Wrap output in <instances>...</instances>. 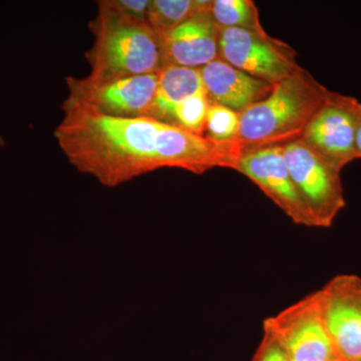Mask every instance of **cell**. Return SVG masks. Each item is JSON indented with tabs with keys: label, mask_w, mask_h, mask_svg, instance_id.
I'll use <instances>...</instances> for the list:
<instances>
[{
	"label": "cell",
	"mask_w": 361,
	"mask_h": 361,
	"mask_svg": "<svg viewBox=\"0 0 361 361\" xmlns=\"http://www.w3.org/2000/svg\"><path fill=\"white\" fill-rule=\"evenodd\" d=\"M54 135L80 172L116 186L161 168L202 175L234 165L232 147L149 116L116 118L84 104L63 102Z\"/></svg>",
	"instance_id": "6da1fadb"
},
{
	"label": "cell",
	"mask_w": 361,
	"mask_h": 361,
	"mask_svg": "<svg viewBox=\"0 0 361 361\" xmlns=\"http://www.w3.org/2000/svg\"><path fill=\"white\" fill-rule=\"evenodd\" d=\"M329 92L304 68L273 85L264 99L240 114L242 154L300 139Z\"/></svg>",
	"instance_id": "7a4b0ae2"
},
{
	"label": "cell",
	"mask_w": 361,
	"mask_h": 361,
	"mask_svg": "<svg viewBox=\"0 0 361 361\" xmlns=\"http://www.w3.org/2000/svg\"><path fill=\"white\" fill-rule=\"evenodd\" d=\"M97 16L90 21L94 42L85 52L94 80L159 73L164 56L160 35L147 21L133 20L109 4L97 1Z\"/></svg>",
	"instance_id": "3957f363"
},
{
	"label": "cell",
	"mask_w": 361,
	"mask_h": 361,
	"mask_svg": "<svg viewBox=\"0 0 361 361\" xmlns=\"http://www.w3.org/2000/svg\"><path fill=\"white\" fill-rule=\"evenodd\" d=\"M282 148L289 174L317 228L330 227L346 205L341 171L320 158L302 140Z\"/></svg>",
	"instance_id": "277c9868"
},
{
	"label": "cell",
	"mask_w": 361,
	"mask_h": 361,
	"mask_svg": "<svg viewBox=\"0 0 361 361\" xmlns=\"http://www.w3.org/2000/svg\"><path fill=\"white\" fill-rule=\"evenodd\" d=\"M361 103L355 97L329 92L306 126L300 140L330 166L341 171L356 158Z\"/></svg>",
	"instance_id": "5b68a950"
},
{
	"label": "cell",
	"mask_w": 361,
	"mask_h": 361,
	"mask_svg": "<svg viewBox=\"0 0 361 361\" xmlns=\"http://www.w3.org/2000/svg\"><path fill=\"white\" fill-rule=\"evenodd\" d=\"M290 45L271 37L241 28H221L219 59L252 77L271 85L302 70Z\"/></svg>",
	"instance_id": "8992f818"
},
{
	"label": "cell",
	"mask_w": 361,
	"mask_h": 361,
	"mask_svg": "<svg viewBox=\"0 0 361 361\" xmlns=\"http://www.w3.org/2000/svg\"><path fill=\"white\" fill-rule=\"evenodd\" d=\"M66 82L68 89L66 101L116 118H149L158 90L159 73L104 80L66 77Z\"/></svg>",
	"instance_id": "52a82bcc"
},
{
	"label": "cell",
	"mask_w": 361,
	"mask_h": 361,
	"mask_svg": "<svg viewBox=\"0 0 361 361\" xmlns=\"http://www.w3.org/2000/svg\"><path fill=\"white\" fill-rule=\"evenodd\" d=\"M263 331L281 344L291 361H331L336 357L323 319L318 290L266 318Z\"/></svg>",
	"instance_id": "ba28073f"
},
{
	"label": "cell",
	"mask_w": 361,
	"mask_h": 361,
	"mask_svg": "<svg viewBox=\"0 0 361 361\" xmlns=\"http://www.w3.org/2000/svg\"><path fill=\"white\" fill-rule=\"evenodd\" d=\"M323 319L341 361H361V278L341 274L318 290Z\"/></svg>",
	"instance_id": "9c48e42d"
},
{
	"label": "cell",
	"mask_w": 361,
	"mask_h": 361,
	"mask_svg": "<svg viewBox=\"0 0 361 361\" xmlns=\"http://www.w3.org/2000/svg\"><path fill=\"white\" fill-rule=\"evenodd\" d=\"M235 170L260 188L295 224L317 227L289 174L282 146L244 152Z\"/></svg>",
	"instance_id": "30bf717a"
},
{
	"label": "cell",
	"mask_w": 361,
	"mask_h": 361,
	"mask_svg": "<svg viewBox=\"0 0 361 361\" xmlns=\"http://www.w3.org/2000/svg\"><path fill=\"white\" fill-rule=\"evenodd\" d=\"M220 30L211 8L185 21L161 37L164 65L200 70L219 59Z\"/></svg>",
	"instance_id": "8fae6325"
},
{
	"label": "cell",
	"mask_w": 361,
	"mask_h": 361,
	"mask_svg": "<svg viewBox=\"0 0 361 361\" xmlns=\"http://www.w3.org/2000/svg\"><path fill=\"white\" fill-rule=\"evenodd\" d=\"M209 104H219L241 114L264 99L273 85L234 68L221 59L200 68Z\"/></svg>",
	"instance_id": "7c38bea8"
},
{
	"label": "cell",
	"mask_w": 361,
	"mask_h": 361,
	"mask_svg": "<svg viewBox=\"0 0 361 361\" xmlns=\"http://www.w3.org/2000/svg\"><path fill=\"white\" fill-rule=\"evenodd\" d=\"M205 92L200 70L166 66L159 73L158 90L149 118L171 125L176 106L195 94Z\"/></svg>",
	"instance_id": "4fadbf2b"
},
{
	"label": "cell",
	"mask_w": 361,
	"mask_h": 361,
	"mask_svg": "<svg viewBox=\"0 0 361 361\" xmlns=\"http://www.w3.org/2000/svg\"><path fill=\"white\" fill-rule=\"evenodd\" d=\"M208 0H152L149 23L160 37L197 14L209 11Z\"/></svg>",
	"instance_id": "5bb4252c"
},
{
	"label": "cell",
	"mask_w": 361,
	"mask_h": 361,
	"mask_svg": "<svg viewBox=\"0 0 361 361\" xmlns=\"http://www.w3.org/2000/svg\"><path fill=\"white\" fill-rule=\"evenodd\" d=\"M211 13L220 28H241L265 32L257 6L252 0H213Z\"/></svg>",
	"instance_id": "9a60e30c"
},
{
	"label": "cell",
	"mask_w": 361,
	"mask_h": 361,
	"mask_svg": "<svg viewBox=\"0 0 361 361\" xmlns=\"http://www.w3.org/2000/svg\"><path fill=\"white\" fill-rule=\"evenodd\" d=\"M239 126L240 114L219 104H209L203 134L207 139L220 144L238 145Z\"/></svg>",
	"instance_id": "2e32d148"
},
{
	"label": "cell",
	"mask_w": 361,
	"mask_h": 361,
	"mask_svg": "<svg viewBox=\"0 0 361 361\" xmlns=\"http://www.w3.org/2000/svg\"><path fill=\"white\" fill-rule=\"evenodd\" d=\"M208 106L206 92L195 94L176 106L171 125L203 135Z\"/></svg>",
	"instance_id": "e0dca14e"
},
{
	"label": "cell",
	"mask_w": 361,
	"mask_h": 361,
	"mask_svg": "<svg viewBox=\"0 0 361 361\" xmlns=\"http://www.w3.org/2000/svg\"><path fill=\"white\" fill-rule=\"evenodd\" d=\"M252 361H291L286 351L271 334L263 331L262 341Z\"/></svg>",
	"instance_id": "ac0fdd59"
},
{
	"label": "cell",
	"mask_w": 361,
	"mask_h": 361,
	"mask_svg": "<svg viewBox=\"0 0 361 361\" xmlns=\"http://www.w3.org/2000/svg\"><path fill=\"white\" fill-rule=\"evenodd\" d=\"M109 4L133 20L149 23L152 0H109Z\"/></svg>",
	"instance_id": "d6986e66"
},
{
	"label": "cell",
	"mask_w": 361,
	"mask_h": 361,
	"mask_svg": "<svg viewBox=\"0 0 361 361\" xmlns=\"http://www.w3.org/2000/svg\"><path fill=\"white\" fill-rule=\"evenodd\" d=\"M355 151L356 158L361 159V123L356 134Z\"/></svg>",
	"instance_id": "ffe728a7"
},
{
	"label": "cell",
	"mask_w": 361,
	"mask_h": 361,
	"mask_svg": "<svg viewBox=\"0 0 361 361\" xmlns=\"http://www.w3.org/2000/svg\"><path fill=\"white\" fill-rule=\"evenodd\" d=\"M331 361H341V360H338V358L336 357V358H334V360H332Z\"/></svg>",
	"instance_id": "44dd1931"
}]
</instances>
